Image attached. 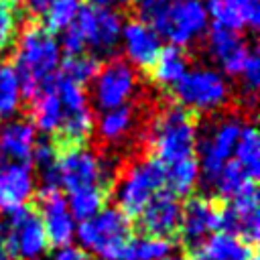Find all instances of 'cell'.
Wrapping results in <instances>:
<instances>
[{
  "mask_svg": "<svg viewBox=\"0 0 260 260\" xmlns=\"http://www.w3.org/2000/svg\"><path fill=\"white\" fill-rule=\"evenodd\" d=\"M16 53L12 59V69L18 77L22 98L30 100L43 79L57 73L59 67V43L53 32H49L41 20H28L22 32L16 37Z\"/></svg>",
  "mask_w": 260,
  "mask_h": 260,
  "instance_id": "1",
  "label": "cell"
},
{
  "mask_svg": "<svg viewBox=\"0 0 260 260\" xmlns=\"http://www.w3.org/2000/svg\"><path fill=\"white\" fill-rule=\"evenodd\" d=\"M197 138V114L179 104H167L148 126V156L162 167L175 165L195 156Z\"/></svg>",
  "mask_w": 260,
  "mask_h": 260,
  "instance_id": "2",
  "label": "cell"
},
{
  "mask_svg": "<svg viewBox=\"0 0 260 260\" xmlns=\"http://www.w3.org/2000/svg\"><path fill=\"white\" fill-rule=\"evenodd\" d=\"M160 189H165V167L152 156H138L120 167L110 195L116 197L118 209L132 219Z\"/></svg>",
  "mask_w": 260,
  "mask_h": 260,
  "instance_id": "3",
  "label": "cell"
},
{
  "mask_svg": "<svg viewBox=\"0 0 260 260\" xmlns=\"http://www.w3.org/2000/svg\"><path fill=\"white\" fill-rule=\"evenodd\" d=\"M75 236L83 252H93L102 260H124L132 236V221L118 207H104L93 217L79 221Z\"/></svg>",
  "mask_w": 260,
  "mask_h": 260,
  "instance_id": "4",
  "label": "cell"
},
{
  "mask_svg": "<svg viewBox=\"0 0 260 260\" xmlns=\"http://www.w3.org/2000/svg\"><path fill=\"white\" fill-rule=\"evenodd\" d=\"M118 171L120 167H114L112 160L100 158L98 152L85 146L61 148L57 156L59 189H65L67 193L87 187H102L112 193Z\"/></svg>",
  "mask_w": 260,
  "mask_h": 260,
  "instance_id": "5",
  "label": "cell"
},
{
  "mask_svg": "<svg viewBox=\"0 0 260 260\" xmlns=\"http://www.w3.org/2000/svg\"><path fill=\"white\" fill-rule=\"evenodd\" d=\"M0 234L14 260H39L49 250V240L39 211L24 205L0 219Z\"/></svg>",
  "mask_w": 260,
  "mask_h": 260,
  "instance_id": "6",
  "label": "cell"
},
{
  "mask_svg": "<svg viewBox=\"0 0 260 260\" xmlns=\"http://www.w3.org/2000/svg\"><path fill=\"white\" fill-rule=\"evenodd\" d=\"M242 126L244 122L236 116L221 118L213 122V126L201 138H197L195 156L199 162V177H203V181L209 187H213L221 167L234 156V148Z\"/></svg>",
  "mask_w": 260,
  "mask_h": 260,
  "instance_id": "7",
  "label": "cell"
},
{
  "mask_svg": "<svg viewBox=\"0 0 260 260\" xmlns=\"http://www.w3.org/2000/svg\"><path fill=\"white\" fill-rule=\"evenodd\" d=\"M175 104L191 112H215L228 102L225 79L211 69L187 71L171 89Z\"/></svg>",
  "mask_w": 260,
  "mask_h": 260,
  "instance_id": "8",
  "label": "cell"
},
{
  "mask_svg": "<svg viewBox=\"0 0 260 260\" xmlns=\"http://www.w3.org/2000/svg\"><path fill=\"white\" fill-rule=\"evenodd\" d=\"M219 207L221 201L207 195H189L185 205H181L177 236L187 252L195 254L203 246V242L217 232Z\"/></svg>",
  "mask_w": 260,
  "mask_h": 260,
  "instance_id": "9",
  "label": "cell"
},
{
  "mask_svg": "<svg viewBox=\"0 0 260 260\" xmlns=\"http://www.w3.org/2000/svg\"><path fill=\"white\" fill-rule=\"evenodd\" d=\"M217 232L236 236L238 240L256 246L260 234V209H258V187L256 183L246 185L238 195L221 201Z\"/></svg>",
  "mask_w": 260,
  "mask_h": 260,
  "instance_id": "10",
  "label": "cell"
},
{
  "mask_svg": "<svg viewBox=\"0 0 260 260\" xmlns=\"http://www.w3.org/2000/svg\"><path fill=\"white\" fill-rule=\"evenodd\" d=\"M136 89L134 67L124 57H112L93 79V104L102 112L126 106Z\"/></svg>",
  "mask_w": 260,
  "mask_h": 260,
  "instance_id": "11",
  "label": "cell"
},
{
  "mask_svg": "<svg viewBox=\"0 0 260 260\" xmlns=\"http://www.w3.org/2000/svg\"><path fill=\"white\" fill-rule=\"evenodd\" d=\"M158 37L171 41V45L183 47L199 37L207 28V12L201 0H175L169 12L152 24Z\"/></svg>",
  "mask_w": 260,
  "mask_h": 260,
  "instance_id": "12",
  "label": "cell"
},
{
  "mask_svg": "<svg viewBox=\"0 0 260 260\" xmlns=\"http://www.w3.org/2000/svg\"><path fill=\"white\" fill-rule=\"evenodd\" d=\"M179 219H181V201L167 189L154 193L152 199L136 215L138 230L142 232V236L167 238V240H173L177 236Z\"/></svg>",
  "mask_w": 260,
  "mask_h": 260,
  "instance_id": "13",
  "label": "cell"
},
{
  "mask_svg": "<svg viewBox=\"0 0 260 260\" xmlns=\"http://www.w3.org/2000/svg\"><path fill=\"white\" fill-rule=\"evenodd\" d=\"M39 217L43 221L49 246L65 248L71 246L75 238V219L69 213L67 199L63 197L61 189L39 191Z\"/></svg>",
  "mask_w": 260,
  "mask_h": 260,
  "instance_id": "14",
  "label": "cell"
},
{
  "mask_svg": "<svg viewBox=\"0 0 260 260\" xmlns=\"http://www.w3.org/2000/svg\"><path fill=\"white\" fill-rule=\"evenodd\" d=\"M35 195V173L30 162H0V213H12L28 205Z\"/></svg>",
  "mask_w": 260,
  "mask_h": 260,
  "instance_id": "15",
  "label": "cell"
},
{
  "mask_svg": "<svg viewBox=\"0 0 260 260\" xmlns=\"http://www.w3.org/2000/svg\"><path fill=\"white\" fill-rule=\"evenodd\" d=\"M120 37L124 39V51H126V57L130 59V63L148 71L162 49L158 32L150 24L132 18L122 26Z\"/></svg>",
  "mask_w": 260,
  "mask_h": 260,
  "instance_id": "16",
  "label": "cell"
},
{
  "mask_svg": "<svg viewBox=\"0 0 260 260\" xmlns=\"http://www.w3.org/2000/svg\"><path fill=\"white\" fill-rule=\"evenodd\" d=\"M207 47L213 59L219 61V65L228 75H240L250 55L246 41L236 30H230L217 24H211V28L207 30Z\"/></svg>",
  "mask_w": 260,
  "mask_h": 260,
  "instance_id": "17",
  "label": "cell"
},
{
  "mask_svg": "<svg viewBox=\"0 0 260 260\" xmlns=\"http://www.w3.org/2000/svg\"><path fill=\"white\" fill-rule=\"evenodd\" d=\"M37 128L30 120H10L0 128V162H30Z\"/></svg>",
  "mask_w": 260,
  "mask_h": 260,
  "instance_id": "18",
  "label": "cell"
},
{
  "mask_svg": "<svg viewBox=\"0 0 260 260\" xmlns=\"http://www.w3.org/2000/svg\"><path fill=\"white\" fill-rule=\"evenodd\" d=\"M30 106V122L35 128L43 130L47 136L53 134L63 118V106L55 93V73L41 81L35 95L28 100Z\"/></svg>",
  "mask_w": 260,
  "mask_h": 260,
  "instance_id": "19",
  "label": "cell"
},
{
  "mask_svg": "<svg viewBox=\"0 0 260 260\" xmlns=\"http://www.w3.org/2000/svg\"><path fill=\"white\" fill-rule=\"evenodd\" d=\"M93 126H95V120H93V112L89 106L81 110H73V112H63L61 124L53 132V140L59 150L71 148V146H83L89 140Z\"/></svg>",
  "mask_w": 260,
  "mask_h": 260,
  "instance_id": "20",
  "label": "cell"
},
{
  "mask_svg": "<svg viewBox=\"0 0 260 260\" xmlns=\"http://www.w3.org/2000/svg\"><path fill=\"white\" fill-rule=\"evenodd\" d=\"M187 65H189V59H187L185 49L177 47V45H167L160 49L158 57L154 59V63L148 71L156 85L171 89L187 73Z\"/></svg>",
  "mask_w": 260,
  "mask_h": 260,
  "instance_id": "21",
  "label": "cell"
},
{
  "mask_svg": "<svg viewBox=\"0 0 260 260\" xmlns=\"http://www.w3.org/2000/svg\"><path fill=\"white\" fill-rule=\"evenodd\" d=\"M197 252H201L207 260H252L256 256V246H250L232 234L215 232Z\"/></svg>",
  "mask_w": 260,
  "mask_h": 260,
  "instance_id": "22",
  "label": "cell"
},
{
  "mask_svg": "<svg viewBox=\"0 0 260 260\" xmlns=\"http://www.w3.org/2000/svg\"><path fill=\"white\" fill-rule=\"evenodd\" d=\"M122 35V18L112 8H95L93 32L89 39V47L98 51V55H112L120 43Z\"/></svg>",
  "mask_w": 260,
  "mask_h": 260,
  "instance_id": "23",
  "label": "cell"
},
{
  "mask_svg": "<svg viewBox=\"0 0 260 260\" xmlns=\"http://www.w3.org/2000/svg\"><path fill=\"white\" fill-rule=\"evenodd\" d=\"M134 122H136V110L128 104L120 106V108H114V110H108L102 114L100 124H98V134H100L102 142L116 144V142L124 140L126 136H130Z\"/></svg>",
  "mask_w": 260,
  "mask_h": 260,
  "instance_id": "24",
  "label": "cell"
},
{
  "mask_svg": "<svg viewBox=\"0 0 260 260\" xmlns=\"http://www.w3.org/2000/svg\"><path fill=\"white\" fill-rule=\"evenodd\" d=\"M199 183V162L197 156L179 160L175 165L165 167V189L179 197H189Z\"/></svg>",
  "mask_w": 260,
  "mask_h": 260,
  "instance_id": "25",
  "label": "cell"
},
{
  "mask_svg": "<svg viewBox=\"0 0 260 260\" xmlns=\"http://www.w3.org/2000/svg\"><path fill=\"white\" fill-rule=\"evenodd\" d=\"M232 158L248 173L250 179L258 181V177H260V140H258V130L254 124L244 122Z\"/></svg>",
  "mask_w": 260,
  "mask_h": 260,
  "instance_id": "26",
  "label": "cell"
},
{
  "mask_svg": "<svg viewBox=\"0 0 260 260\" xmlns=\"http://www.w3.org/2000/svg\"><path fill=\"white\" fill-rule=\"evenodd\" d=\"M110 199V193L102 187H87V189H79L69 193V213L73 219L77 221H85L89 217H93L95 213H100L106 207V201Z\"/></svg>",
  "mask_w": 260,
  "mask_h": 260,
  "instance_id": "27",
  "label": "cell"
},
{
  "mask_svg": "<svg viewBox=\"0 0 260 260\" xmlns=\"http://www.w3.org/2000/svg\"><path fill=\"white\" fill-rule=\"evenodd\" d=\"M100 67H102L100 57L83 51V53H77V55H65V59L61 61V71L59 73L83 87V85H87L89 81L95 79Z\"/></svg>",
  "mask_w": 260,
  "mask_h": 260,
  "instance_id": "28",
  "label": "cell"
},
{
  "mask_svg": "<svg viewBox=\"0 0 260 260\" xmlns=\"http://www.w3.org/2000/svg\"><path fill=\"white\" fill-rule=\"evenodd\" d=\"M173 240L167 238H132L126 246L124 260H162L173 252Z\"/></svg>",
  "mask_w": 260,
  "mask_h": 260,
  "instance_id": "29",
  "label": "cell"
},
{
  "mask_svg": "<svg viewBox=\"0 0 260 260\" xmlns=\"http://www.w3.org/2000/svg\"><path fill=\"white\" fill-rule=\"evenodd\" d=\"M250 183H256V181L250 179L248 173H246L234 158H230V160L221 167V171H219V175H217V179H215V183H213V189H215L219 201H228V199H232L234 195H238V193H240L246 185H250Z\"/></svg>",
  "mask_w": 260,
  "mask_h": 260,
  "instance_id": "30",
  "label": "cell"
},
{
  "mask_svg": "<svg viewBox=\"0 0 260 260\" xmlns=\"http://www.w3.org/2000/svg\"><path fill=\"white\" fill-rule=\"evenodd\" d=\"M205 12L213 18V24L230 28V30H242L244 24V12H242V0H207Z\"/></svg>",
  "mask_w": 260,
  "mask_h": 260,
  "instance_id": "31",
  "label": "cell"
},
{
  "mask_svg": "<svg viewBox=\"0 0 260 260\" xmlns=\"http://www.w3.org/2000/svg\"><path fill=\"white\" fill-rule=\"evenodd\" d=\"M20 85L14 69L10 65L0 67V120H8L16 114L20 106Z\"/></svg>",
  "mask_w": 260,
  "mask_h": 260,
  "instance_id": "32",
  "label": "cell"
},
{
  "mask_svg": "<svg viewBox=\"0 0 260 260\" xmlns=\"http://www.w3.org/2000/svg\"><path fill=\"white\" fill-rule=\"evenodd\" d=\"M81 2L79 0H55L47 12L43 14L41 18V24L49 30V32H63L77 16V10H79Z\"/></svg>",
  "mask_w": 260,
  "mask_h": 260,
  "instance_id": "33",
  "label": "cell"
},
{
  "mask_svg": "<svg viewBox=\"0 0 260 260\" xmlns=\"http://www.w3.org/2000/svg\"><path fill=\"white\" fill-rule=\"evenodd\" d=\"M22 0H0V51H8L18 37V10Z\"/></svg>",
  "mask_w": 260,
  "mask_h": 260,
  "instance_id": "34",
  "label": "cell"
},
{
  "mask_svg": "<svg viewBox=\"0 0 260 260\" xmlns=\"http://www.w3.org/2000/svg\"><path fill=\"white\" fill-rule=\"evenodd\" d=\"M55 93L63 106V112H73V110H81L87 106L85 89L73 83L71 79L63 77L61 73H55Z\"/></svg>",
  "mask_w": 260,
  "mask_h": 260,
  "instance_id": "35",
  "label": "cell"
},
{
  "mask_svg": "<svg viewBox=\"0 0 260 260\" xmlns=\"http://www.w3.org/2000/svg\"><path fill=\"white\" fill-rule=\"evenodd\" d=\"M57 156H59V148H57L53 138L43 136V138L35 140L32 152H30V165H35L39 173L47 171V169H53L57 165Z\"/></svg>",
  "mask_w": 260,
  "mask_h": 260,
  "instance_id": "36",
  "label": "cell"
},
{
  "mask_svg": "<svg viewBox=\"0 0 260 260\" xmlns=\"http://www.w3.org/2000/svg\"><path fill=\"white\" fill-rule=\"evenodd\" d=\"M175 0H134V10H136V20L140 22H146V24H154L158 22L167 12L169 8L173 6Z\"/></svg>",
  "mask_w": 260,
  "mask_h": 260,
  "instance_id": "37",
  "label": "cell"
},
{
  "mask_svg": "<svg viewBox=\"0 0 260 260\" xmlns=\"http://www.w3.org/2000/svg\"><path fill=\"white\" fill-rule=\"evenodd\" d=\"M238 77L242 79L244 91L254 98L256 91H258V87H260V59H258L256 53H250L248 55V59H246V63H244V67H242V71H240Z\"/></svg>",
  "mask_w": 260,
  "mask_h": 260,
  "instance_id": "38",
  "label": "cell"
},
{
  "mask_svg": "<svg viewBox=\"0 0 260 260\" xmlns=\"http://www.w3.org/2000/svg\"><path fill=\"white\" fill-rule=\"evenodd\" d=\"M59 49H63L65 55H77V53H83V51H85V41H83L81 32L75 28L73 22L63 30L61 47H59Z\"/></svg>",
  "mask_w": 260,
  "mask_h": 260,
  "instance_id": "39",
  "label": "cell"
},
{
  "mask_svg": "<svg viewBox=\"0 0 260 260\" xmlns=\"http://www.w3.org/2000/svg\"><path fill=\"white\" fill-rule=\"evenodd\" d=\"M242 12H244V24L250 28H258V24H260L258 0H242Z\"/></svg>",
  "mask_w": 260,
  "mask_h": 260,
  "instance_id": "40",
  "label": "cell"
},
{
  "mask_svg": "<svg viewBox=\"0 0 260 260\" xmlns=\"http://www.w3.org/2000/svg\"><path fill=\"white\" fill-rule=\"evenodd\" d=\"M51 260H87V254L81 248L65 246V248H59Z\"/></svg>",
  "mask_w": 260,
  "mask_h": 260,
  "instance_id": "41",
  "label": "cell"
},
{
  "mask_svg": "<svg viewBox=\"0 0 260 260\" xmlns=\"http://www.w3.org/2000/svg\"><path fill=\"white\" fill-rule=\"evenodd\" d=\"M55 0H22V4L26 6V10L32 14V16H37V20H39V16H43L45 12H47V8L53 4Z\"/></svg>",
  "mask_w": 260,
  "mask_h": 260,
  "instance_id": "42",
  "label": "cell"
},
{
  "mask_svg": "<svg viewBox=\"0 0 260 260\" xmlns=\"http://www.w3.org/2000/svg\"><path fill=\"white\" fill-rule=\"evenodd\" d=\"M0 260H14V258H12V254L8 252L6 244H4V238H2V234H0Z\"/></svg>",
  "mask_w": 260,
  "mask_h": 260,
  "instance_id": "43",
  "label": "cell"
},
{
  "mask_svg": "<svg viewBox=\"0 0 260 260\" xmlns=\"http://www.w3.org/2000/svg\"><path fill=\"white\" fill-rule=\"evenodd\" d=\"M112 2L114 0H87V4L93 6V8H108Z\"/></svg>",
  "mask_w": 260,
  "mask_h": 260,
  "instance_id": "44",
  "label": "cell"
},
{
  "mask_svg": "<svg viewBox=\"0 0 260 260\" xmlns=\"http://www.w3.org/2000/svg\"><path fill=\"white\" fill-rule=\"evenodd\" d=\"M162 260H189L187 256H173V254H169L167 258H162Z\"/></svg>",
  "mask_w": 260,
  "mask_h": 260,
  "instance_id": "45",
  "label": "cell"
},
{
  "mask_svg": "<svg viewBox=\"0 0 260 260\" xmlns=\"http://www.w3.org/2000/svg\"><path fill=\"white\" fill-rule=\"evenodd\" d=\"M191 260H207V258H205V256H203V254H201V252H195V254H193V258H191Z\"/></svg>",
  "mask_w": 260,
  "mask_h": 260,
  "instance_id": "46",
  "label": "cell"
},
{
  "mask_svg": "<svg viewBox=\"0 0 260 260\" xmlns=\"http://www.w3.org/2000/svg\"><path fill=\"white\" fill-rule=\"evenodd\" d=\"M120 2H124V4H128V2H134V0H120Z\"/></svg>",
  "mask_w": 260,
  "mask_h": 260,
  "instance_id": "47",
  "label": "cell"
},
{
  "mask_svg": "<svg viewBox=\"0 0 260 260\" xmlns=\"http://www.w3.org/2000/svg\"><path fill=\"white\" fill-rule=\"evenodd\" d=\"M252 260H258V256H254V258H252Z\"/></svg>",
  "mask_w": 260,
  "mask_h": 260,
  "instance_id": "48",
  "label": "cell"
}]
</instances>
